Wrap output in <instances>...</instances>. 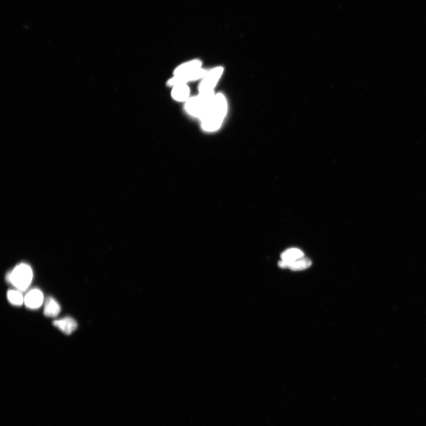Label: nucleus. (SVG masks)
Listing matches in <instances>:
<instances>
[{"instance_id": "f8f14e48", "label": "nucleus", "mask_w": 426, "mask_h": 426, "mask_svg": "<svg viewBox=\"0 0 426 426\" xmlns=\"http://www.w3.org/2000/svg\"><path fill=\"white\" fill-rule=\"evenodd\" d=\"M7 295L8 301L14 306H20L25 303V297L19 290H9Z\"/></svg>"}, {"instance_id": "9d476101", "label": "nucleus", "mask_w": 426, "mask_h": 426, "mask_svg": "<svg viewBox=\"0 0 426 426\" xmlns=\"http://www.w3.org/2000/svg\"><path fill=\"white\" fill-rule=\"evenodd\" d=\"M60 312V307L52 297H47L44 307V314L47 317H55Z\"/></svg>"}, {"instance_id": "7ed1b4c3", "label": "nucleus", "mask_w": 426, "mask_h": 426, "mask_svg": "<svg viewBox=\"0 0 426 426\" xmlns=\"http://www.w3.org/2000/svg\"><path fill=\"white\" fill-rule=\"evenodd\" d=\"M215 95V93L211 92L198 93L197 95L191 96L185 102L186 112L190 116L201 120L206 114Z\"/></svg>"}, {"instance_id": "f257e3e1", "label": "nucleus", "mask_w": 426, "mask_h": 426, "mask_svg": "<svg viewBox=\"0 0 426 426\" xmlns=\"http://www.w3.org/2000/svg\"><path fill=\"white\" fill-rule=\"evenodd\" d=\"M228 108V101L225 95L216 94L206 114L200 120L202 129L206 132L219 131L227 115Z\"/></svg>"}, {"instance_id": "f03ea898", "label": "nucleus", "mask_w": 426, "mask_h": 426, "mask_svg": "<svg viewBox=\"0 0 426 426\" xmlns=\"http://www.w3.org/2000/svg\"><path fill=\"white\" fill-rule=\"evenodd\" d=\"M201 60L195 59L184 62L175 69L173 77L168 81V86H174L179 84H188L192 81L201 80L208 70L202 67Z\"/></svg>"}, {"instance_id": "39448f33", "label": "nucleus", "mask_w": 426, "mask_h": 426, "mask_svg": "<svg viewBox=\"0 0 426 426\" xmlns=\"http://www.w3.org/2000/svg\"><path fill=\"white\" fill-rule=\"evenodd\" d=\"M224 72L223 66H217L208 70L205 76L201 80L198 86V93L214 92V90Z\"/></svg>"}, {"instance_id": "423d86ee", "label": "nucleus", "mask_w": 426, "mask_h": 426, "mask_svg": "<svg viewBox=\"0 0 426 426\" xmlns=\"http://www.w3.org/2000/svg\"><path fill=\"white\" fill-rule=\"evenodd\" d=\"M43 293L38 289L30 290L25 295V304L29 309H36L40 307L44 302Z\"/></svg>"}, {"instance_id": "0eeeda50", "label": "nucleus", "mask_w": 426, "mask_h": 426, "mask_svg": "<svg viewBox=\"0 0 426 426\" xmlns=\"http://www.w3.org/2000/svg\"><path fill=\"white\" fill-rule=\"evenodd\" d=\"M304 257V254L302 250L297 248H291L284 251L281 258L282 261L279 263V266L281 268L286 269L287 266L297 260L303 258Z\"/></svg>"}, {"instance_id": "20e7f679", "label": "nucleus", "mask_w": 426, "mask_h": 426, "mask_svg": "<svg viewBox=\"0 0 426 426\" xmlns=\"http://www.w3.org/2000/svg\"><path fill=\"white\" fill-rule=\"evenodd\" d=\"M6 279L19 291H25L32 282V268L25 264L17 265L13 271L7 274Z\"/></svg>"}, {"instance_id": "9b49d317", "label": "nucleus", "mask_w": 426, "mask_h": 426, "mask_svg": "<svg viewBox=\"0 0 426 426\" xmlns=\"http://www.w3.org/2000/svg\"><path fill=\"white\" fill-rule=\"evenodd\" d=\"M312 264V261H311L309 259L304 258V257L303 258H301L297 260V261L290 263V264L287 266L286 269H289V270L292 271H302L309 268L311 267Z\"/></svg>"}, {"instance_id": "6e6552de", "label": "nucleus", "mask_w": 426, "mask_h": 426, "mask_svg": "<svg viewBox=\"0 0 426 426\" xmlns=\"http://www.w3.org/2000/svg\"><path fill=\"white\" fill-rule=\"evenodd\" d=\"M53 325L59 331L66 335H70L76 330L78 327L77 323L71 317H65L62 319L56 320L53 322Z\"/></svg>"}, {"instance_id": "1a4fd4ad", "label": "nucleus", "mask_w": 426, "mask_h": 426, "mask_svg": "<svg viewBox=\"0 0 426 426\" xmlns=\"http://www.w3.org/2000/svg\"><path fill=\"white\" fill-rule=\"evenodd\" d=\"M171 96L174 100L178 102H186L191 97L190 89L187 84H179L172 86Z\"/></svg>"}]
</instances>
